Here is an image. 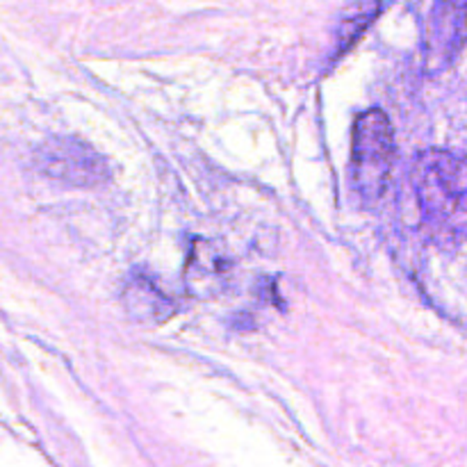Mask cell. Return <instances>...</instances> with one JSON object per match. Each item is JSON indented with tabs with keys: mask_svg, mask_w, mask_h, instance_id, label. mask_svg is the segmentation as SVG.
I'll return each mask as SVG.
<instances>
[{
	"mask_svg": "<svg viewBox=\"0 0 467 467\" xmlns=\"http://www.w3.org/2000/svg\"><path fill=\"white\" fill-rule=\"evenodd\" d=\"M413 187L429 237L441 246L467 242V155L424 150L413 164Z\"/></svg>",
	"mask_w": 467,
	"mask_h": 467,
	"instance_id": "6da1fadb",
	"label": "cell"
},
{
	"mask_svg": "<svg viewBox=\"0 0 467 467\" xmlns=\"http://www.w3.org/2000/svg\"><path fill=\"white\" fill-rule=\"evenodd\" d=\"M395 164V128L383 109L360 114L351 137V182L356 194L374 205L388 192Z\"/></svg>",
	"mask_w": 467,
	"mask_h": 467,
	"instance_id": "7a4b0ae2",
	"label": "cell"
},
{
	"mask_svg": "<svg viewBox=\"0 0 467 467\" xmlns=\"http://www.w3.org/2000/svg\"><path fill=\"white\" fill-rule=\"evenodd\" d=\"M44 176L76 187H99L109 178L108 160L76 137H55L36 150Z\"/></svg>",
	"mask_w": 467,
	"mask_h": 467,
	"instance_id": "3957f363",
	"label": "cell"
},
{
	"mask_svg": "<svg viewBox=\"0 0 467 467\" xmlns=\"http://www.w3.org/2000/svg\"><path fill=\"white\" fill-rule=\"evenodd\" d=\"M467 44V3H436L424 32V68L442 73Z\"/></svg>",
	"mask_w": 467,
	"mask_h": 467,
	"instance_id": "277c9868",
	"label": "cell"
},
{
	"mask_svg": "<svg viewBox=\"0 0 467 467\" xmlns=\"http://www.w3.org/2000/svg\"><path fill=\"white\" fill-rule=\"evenodd\" d=\"M123 304L128 315L141 324H162L176 313L173 301L149 276L130 278L123 290Z\"/></svg>",
	"mask_w": 467,
	"mask_h": 467,
	"instance_id": "5b68a950",
	"label": "cell"
},
{
	"mask_svg": "<svg viewBox=\"0 0 467 467\" xmlns=\"http://www.w3.org/2000/svg\"><path fill=\"white\" fill-rule=\"evenodd\" d=\"M383 12L381 5H356L354 9L345 14L340 27H337V50H347L356 39H358L360 32L369 26V23L377 18V14Z\"/></svg>",
	"mask_w": 467,
	"mask_h": 467,
	"instance_id": "8992f818",
	"label": "cell"
}]
</instances>
